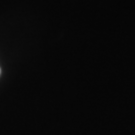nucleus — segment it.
<instances>
[{
  "label": "nucleus",
  "mask_w": 135,
  "mask_h": 135,
  "mask_svg": "<svg viewBox=\"0 0 135 135\" xmlns=\"http://www.w3.org/2000/svg\"><path fill=\"white\" fill-rule=\"evenodd\" d=\"M0 72H1V70H0Z\"/></svg>",
  "instance_id": "nucleus-1"
}]
</instances>
